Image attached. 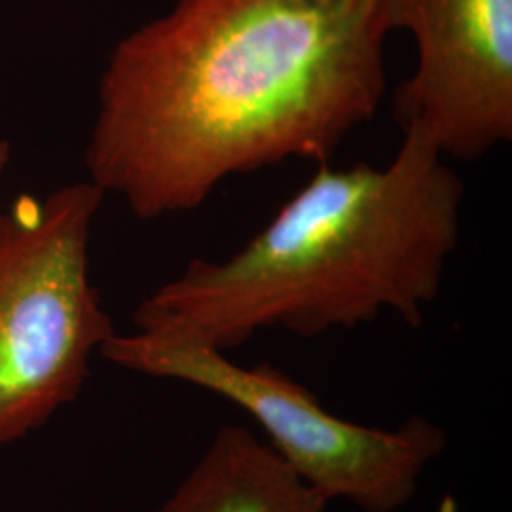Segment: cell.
<instances>
[{"mask_svg": "<svg viewBox=\"0 0 512 512\" xmlns=\"http://www.w3.org/2000/svg\"><path fill=\"white\" fill-rule=\"evenodd\" d=\"M329 503L268 442L241 425H222L154 512H325Z\"/></svg>", "mask_w": 512, "mask_h": 512, "instance_id": "cell-6", "label": "cell"}, {"mask_svg": "<svg viewBox=\"0 0 512 512\" xmlns=\"http://www.w3.org/2000/svg\"><path fill=\"white\" fill-rule=\"evenodd\" d=\"M12 152H14L12 143L8 139H0V177L4 175V171L8 169V165L12 162Z\"/></svg>", "mask_w": 512, "mask_h": 512, "instance_id": "cell-7", "label": "cell"}, {"mask_svg": "<svg viewBox=\"0 0 512 512\" xmlns=\"http://www.w3.org/2000/svg\"><path fill=\"white\" fill-rule=\"evenodd\" d=\"M99 355L129 372L196 385L236 404L315 490L363 512L403 509L418 492L425 469L448 444L444 429L420 416L395 429L342 420L279 368L241 366L219 349L116 332Z\"/></svg>", "mask_w": 512, "mask_h": 512, "instance_id": "cell-4", "label": "cell"}, {"mask_svg": "<svg viewBox=\"0 0 512 512\" xmlns=\"http://www.w3.org/2000/svg\"><path fill=\"white\" fill-rule=\"evenodd\" d=\"M389 31L416 42L395 92L401 129L446 160L475 162L512 139V0H384Z\"/></svg>", "mask_w": 512, "mask_h": 512, "instance_id": "cell-5", "label": "cell"}, {"mask_svg": "<svg viewBox=\"0 0 512 512\" xmlns=\"http://www.w3.org/2000/svg\"><path fill=\"white\" fill-rule=\"evenodd\" d=\"M389 33L384 0H177L109 54L88 181L156 220L230 177L329 162L382 105Z\"/></svg>", "mask_w": 512, "mask_h": 512, "instance_id": "cell-1", "label": "cell"}, {"mask_svg": "<svg viewBox=\"0 0 512 512\" xmlns=\"http://www.w3.org/2000/svg\"><path fill=\"white\" fill-rule=\"evenodd\" d=\"M463 192L416 129L382 167L317 164L238 253L194 258L141 300L133 332L228 353L264 330L315 338L384 313L420 327L458 249Z\"/></svg>", "mask_w": 512, "mask_h": 512, "instance_id": "cell-2", "label": "cell"}, {"mask_svg": "<svg viewBox=\"0 0 512 512\" xmlns=\"http://www.w3.org/2000/svg\"><path fill=\"white\" fill-rule=\"evenodd\" d=\"M105 198L86 179L0 207V446L76 401L93 353L116 334L90 277Z\"/></svg>", "mask_w": 512, "mask_h": 512, "instance_id": "cell-3", "label": "cell"}]
</instances>
